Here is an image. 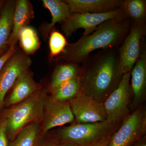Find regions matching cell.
<instances>
[{
    "mask_svg": "<svg viewBox=\"0 0 146 146\" xmlns=\"http://www.w3.org/2000/svg\"><path fill=\"white\" fill-rule=\"evenodd\" d=\"M49 95L48 86H44L23 101L12 107L3 108L6 119V133L9 141L13 140L27 126L41 123Z\"/></svg>",
    "mask_w": 146,
    "mask_h": 146,
    "instance_id": "3",
    "label": "cell"
},
{
    "mask_svg": "<svg viewBox=\"0 0 146 146\" xmlns=\"http://www.w3.org/2000/svg\"><path fill=\"white\" fill-rule=\"evenodd\" d=\"M43 5L49 11L52 19L49 23H46L39 27L42 38L46 40L56 23L60 24L71 15L70 9L68 4L61 0H42Z\"/></svg>",
    "mask_w": 146,
    "mask_h": 146,
    "instance_id": "16",
    "label": "cell"
},
{
    "mask_svg": "<svg viewBox=\"0 0 146 146\" xmlns=\"http://www.w3.org/2000/svg\"><path fill=\"white\" fill-rule=\"evenodd\" d=\"M124 18L127 17L121 8L104 13H73L60 25L65 36L69 37L79 29H84L83 35H88L106 21Z\"/></svg>",
    "mask_w": 146,
    "mask_h": 146,
    "instance_id": "6",
    "label": "cell"
},
{
    "mask_svg": "<svg viewBox=\"0 0 146 146\" xmlns=\"http://www.w3.org/2000/svg\"><path fill=\"white\" fill-rule=\"evenodd\" d=\"M133 146H146V142L145 138L141 139L139 142L136 143L135 145Z\"/></svg>",
    "mask_w": 146,
    "mask_h": 146,
    "instance_id": "28",
    "label": "cell"
},
{
    "mask_svg": "<svg viewBox=\"0 0 146 146\" xmlns=\"http://www.w3.org/2000/svg\"><path fill=\"white\" fill-rule=\"evenodd\" d=\"M18 41L21 50L28 56L34 54L41 45L36 31L31 27H26L21 31Z\"/></svg>",
    "mask_w": 146,
    "mask_h": 146,
    "instance_id": "22",
    "label": "cell"
},
{
    "mask_svg": "<svg viewBox=\"0 0 146 146\" xmlns=\"http://www.w3.org/2000/svg\"><path fill=\"white\" fill-rule=\"evenodd\" d=\"M49 60H54L63 52L68 45L67 39L64 35L54 28L49 35Z\"/></svg>",
    "mask_w": 146,
    "mask_h": 146,
    "instance_id": "23",
    "label": "cell"
},
{
    "mask_svg": "<svg viewBox=\"0 0 146 146\" xmlns=\"http://www.w3.org/2000/svg\"><path fill=\"white\" fill-rule=\"evenodd\" d=\"M78 123H94L107 120L103 103L80 93L68 101Z\"/></svg>",
    "mask_w": 146,
    "mask_h": 146,
    "instance_id": "11",
    "label": "cell"
},
{
    "mask_svg": "<svg viewBox=\"0 0 146 146\" xmlns=\"http://www.w3.org/2000/svg\"><path fill=\"white\" fill-rule=\"evenodd\" d=\"M80 64L63 62L57 65L53 72L50 82L48 86L49 92L65 82L79 75L81 72Z\"/></svg>",
    "mask_w": 146,
    "mask_h": 146,
    "instance_id": "18",
    "label": "cell"
},
{
    "mask_svg": "<svg viewBox=\"0 0 146 146\" xmlns=\"http://www.w3.org/2000/svg\"><path fill=\"white\" fill-rule=\"evenodd\" d=\"M16 1H5L0 11V57L9 48L8 43L13 27Z\"/></svg>",
    "mask_w": 146,
    "mask_h": 146,
    "instance_id": "17",
    "label": "cell"
},
{
    "mask_svg": "<svg viewBox=\"0 0 146 146\" xmlns=\"http://www.w3.org/2000/svg\"><path fill=\"white\" fill-rule=\"evenodd\" d=\"M18 48L17 44L10 47L5 54L0 57V71L7 60L18 50Z\"/></svg>",
    "mask_w": 146,
    "mask_h": 146,
    "instance_id": "26",
    "label": "cell"
},
{
    "mask_svg": "<svg viewBox=\"0 0 146 146\" xmlns=\"http://www.w3.org/2000/svg\"><path fill=\"white\" fill-rule=\"evenodd\" d=\"M131 72L123 75L117 86L104 102L107 120L111 122H121L129 115V106L131 93Z\"/></svg>",
    "mask_w": 146,
    "mask_h": 146,
    "instance_id": "7",
    "label": "cell"
},
{
    "mask_svg": "<svg viewBox=\"0 0 146 146\" xmlns=\"http://www.w3.org/2000/svg\"><path fill=\"white\" fill-rule=\"evenodd\" d=\"M40 125L35 123L24 128L13 140L9 141L8 146H35L41 136Z\"/></svg>",
    "mask_w": 146,
    "mask_h": 146,
    "instance_id": "21",
    "label": "cell"
},
{
    "mask_svg": "<svg viewBox=\"0 0 146 146\" xmlns=\"http://www.w3.org/2000/svg\"><path fill=\"white\" fill-rule=\"evenodd\" d=\"M34 18V12L31 2L29 0L16 1L13 15V27L8 43L9 48L17 44L20 32L28 26Z\"/></svg>",
    "mask_w": 146,
    "mask_h": 146,
    "instance_id": "14",
    "label": "cell"
},
{
    "mask_svg": "<svg viewBox=\"0 0 146 146\" xmlns=\"http://www.w3.org/2000/svg\"><path fill=\"white\" fill-rule=\"evenodd\" d=\"M74 117L69 102L57 100L49 95L46 101L40 129L41 135H44L56 127L73 123Z\"/></svg>",
    "mask_w": 146,
    "mask_h": 146,
    "instance_id": "10",
    "label": "cell"
},
{
    "mask_svg": "<svg viewBox=\"0 0 146 146\" xmlns=\"http://www.w3.org/2000/svg\"><path fill=\"white\" fill-rule=\"evenodd\" d=\"M133 23L128 18L106 21L91 34L83 35L76 42L68 44L64 52L54 60L80 64L96 50L118 48Z\"/></svg>",
    "mask_w": 146,
    "mask_h": 146,
    "instance_id": "2",
    "label": "cell"
},
{
    "mask_svg": "<svg viewBox=\"0 0 146 146\" xmlns=\"http://www.w3.org/2000/svg\"><path fill=\"white\" fill-rule=\"evenodd\" d=\"M80 74L53 89L49 93L53 98L60 101H69L81 92Z\"/></svg>",
    "mask_w": 146,
    "mask_h": 146,
    "instance_id": "19",
    "label": "cell"
},
{
    "mask_svg": "<svg viewBox=\"0 0 146 146\" xmlns=\"http://www.w3.org/2000/svg\"><path fill=\"white\" fill-rule=\"evenodd\" d=\"M5 1V0H0V11H1V9Z\"/></svg>",
    "mask_w": 146,
    "mask_h": 146,
    "instance_id": "29",
    "label": "cell"
},
{
    "mask_svg": "<svg viewBox=\"0 0 146 146\" xmlns=\"http://www.w3.org/2000/svg\"><path fill=\"white\" fill-rule=\"evenodd\" d=\"M6 119L3 110L0 112V146H8L9 141L6 133Z\"/></svg>",
    "mask_w": 146,
    "mask_h": 146,
    "instance_id": "25",
    "label": "cell"
},
{
    "mask_svg": "<svg viewBox=\"0 0 146 146\" xmlns=\"http://www.w3.org/2000/svg\"><path fill=\"white\" fill-rule=\"evenodd\" d=\"M113 133L105 136L92 146H107Z\"/></svg>",
    "mask_w": 146,
    "mask_h": 146,
    "instance_id": "27",
    "label": "cell"
},
{
    "mask_svg": "<svg viewBox=\"0 0 146 146\" xmlns=\"http://www.w3.org/2000/svg\"><path fill=\"white\" fill-rule=\"evenodd\" d=\"M120 8L121 9L125 16L133 23L145 24V0H122Z\"/></svg>",
    "mask_w": 146,
    "mask_h": 146,
    "instance_id": "20",
    "label": "cell"
},
{
    "mask_svg": "<svg viewBox=\"0 0 146 146\" xmlns=\"http://www.w3.org/2000/svg\"><path fill=\"white\" fill-rule=\"evenodd\" d=\"M35 146H78L58 139L49 131L44 135H41Z\"/></svg>",
    "mask_w": 146,
    "mask_h": 146,
    "instance_id": "24",
    "label": "cell"
},
{
    "mask_svg": "<svg viewBox=\"0 0 146 146\" xmlns=\"http://www.w3.org/2000/svg\"><path fill=\"white\" fill-rule=\"evenodd\" d=\"M71 13H100L120 8L121 0H64Z\"/></svg>",
    "mask_w": 146,
    "mask_h": 146,
    "instance_id": "15",
    "label": "cell"
},
{
    "mask_svg": "<svg viewBox=\"0 0 146 146\" xmlns=\"http://www.w3.org/2000/svg\"><path fill=\"white\" fill-rule=\"evenodd\" d=\"M142 50L138 60L131 71L130 84L133 96L131 106L134 110L141 105L145 97L146 51L145 48Z\"/></svg>",
    "mask_w": 146,
    "mask_h": 146,
    "instance_id": "13",
    "label": "cell"
},
{
    "mask_svg": "<svg viewBox=\"0 0 146 146\" xmlns=\"http://www.w3.org/2000/svg\"><path fill=\"white\" fill-rule=\"evenodd\" d=\"M121 123L108 120L94 123H78L74 121L70 125L50 131L56 138L78 146H92L105 136L113 133Z\"/></svg>",
    "mask_w": 146,
    "mask_h": 146,
    "instance_id": "4",
    "label": "cell"
},
{
    "mask_svg": "<svg viewBox=\"0 0 146 146\" xmlns=\"http://www.w3.org/2000/svg\"><path fill=\"white\" fill-rule=\"evenodd\" d=\"M145 24L133 23L119 48V70L122 75L131 72L141 53V42L146 34Z\"/></svg>",
    "mask_w": 146,
    "mask_h": 146,
    "instance_id": "8",
    "label": "cell"
},
{
    "mask_svg": "<svg viewBox=\"0 0 146 146\" xmlns=\"http://www.w3.org/2000/svg\"><path fill=\"white\" fill-rule=\"evenodd\" d=\"M119 63L118 48L102 50L89 56L81 66L80 93L104 103L122 77Z\"/></svg>",
    "mask_w": 146,
    "mask_h": 146,
    "instance_id": "1",
    "label": "cell"
},
{
    "mask_svg": "<svg viewBox=\"0 0 146 146\" xmlns=\"http://www.w3.org/2000/svg\"><path fill=\"white\" fill-rule=\"evenodd\" d=\"M32 61L29 56L18 49L7 60L0 71V112L4 108V103L16 79L21 73L30 69Z\"/></svg>",
    "mask_w": 146,
    "mask_h": 146,
    "instance_id": "9",
    "label": "cell"
},
{
    "mask_svg": "<svg viewBox=\"0 0 146 146\" xmlns=\"http://www.w3.org/2000/svg\"><path fill=\"white\" fill-rule=\"evenodd\" d=\"M43 86V84L35 81L30 69L24 71L18 76L7 95L4 108L12 107L23 101Z\"/></svg>",
    "mask_w": 146,
    "mask_h": 146,
    "instance_id": "12",
    "label": "cell"
},
{
    "mask_svg": "<svg viewBox=\"0 0 146 146\" xmlns=\"http://www.w3.org/2000/svg\"><path fill=\"white\" fill-rule=\"evenodd\" d=\"M146 111L141 106L123 119L107 146H133L146 133Z\"/></svg>",
    "mask_w": 146,
    "mask_h": 146,
    "instance_id": "5",
    "label": "cell"
}]
</instances>
